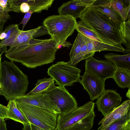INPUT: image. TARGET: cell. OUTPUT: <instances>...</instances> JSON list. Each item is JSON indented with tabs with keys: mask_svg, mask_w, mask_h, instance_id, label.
Segmentation results:
<instances>
[{
	"mask_svg": "<svg viewBox=\"0 0 130 130\" xmlns=\"http://www.w3.org/2000/svg\"><path fill=\"white\" fill-rule=\"evenodd\" d=\"M7 107L8 118L20 123L23 124L29 123L23 114L17 107L14 100H9Z\"/></svg>",
	"mask_w": 130,
	"mask_h": 130,
	"instance_id": "19",
	"label": "cell"
},
{
	"mask_svg": "<svg viewBox=\"0 0 130 130\" xmlns=\"http://www.w3.org/2000/svg\"><path fill=\"white\" fill-rule=\"evenodd\" d=\"M95 103L91 101L66 113H60L57 118V130H69L94 110Z\"/></svg>",
	"mask_w": 130,
	"mask_h": 130,
	"instance_id": "7",
	"label": "cell"
},
{
	"mask_svg": "<svg viewBox=\"0 0 130 130\" xmlns=\"http://www.w3.org/2000/svg\"><path fill=\"white\" fill-rule=\"evenodd\" d=\"M9 0H0V5L9 12L11 11L10 9L8 2Z\"/></svg>",
	"mask_w": 130,
	"mask_h": 130,
	"instance_id": "37",
	"label": "cell"
},
{
	"mask_svg": "<svg viewBox=\"0 0 130 130\" xmlns=\"http://www.w3.org/2000/svg\"><path fill=\"white\" fill-rule=\"evenodd\" d=\"M111 0L112 7L121 15L123 21L130 20V0Z\"/></svg>",
	"mask_w": 130,
	"mask_h": 130,
	"instance_id": "21",
	"label": "cell"
},
{
	"mask_svg": "<svg viewBox=\"0 0 130 130\" xmlns=\"http://www.w3.org/2000/svg\"><path fill=\"white\" fill-rule=\"evenodd\" d=\"M44 93L56 105L60 113L68 112L78 106L75 99L65 88L55 86Z\"/></svg>",
	"mask_w": 130,
	"mask_h": 130,
	"instance_id": "8",
	"label": "cell"
},
{
	"mask_svg": "<svg viewBox=\"0 0 130 130\" xmlns=\"http://www.w3.org/2000/svg\"><path fill=\"white\" fill-rule=\"evenodd\" d=\"M0 118L4 119H8L7 116V108L5 106L0 104Z\"/></svg>",
	"mask_w": 130,
	"mask_h": 130,
	"instance_id": "35",
	"label": "cell"
},
{
	"mask_svg": "<svg viewBox=\"0 0 130 130\" xmlns=\"http://www.w3.org/2000/svg\"><path fill=\"white\" fill-rule=\"evenodd\" d=\"M85 71L88 72L104 80L111 78L117 68L110 60H99L93 56L86 60Z\"/></svg>",
	"mask_w": 130,
	"mask_h": 130,
	"instance_id": "9",
	"label": "cell"
},
{
	"mask_svg": "<svg viewBox=\"0 0 130 130\" xmlns=\"http://www.w3.org/2000/svg\"><path fill=\"white\" fill-rule=\"evenodd\" d=\"M2 59V57L1 56H0V66L1 65V60Z\"/></svg>",
	"mask_w": 130,
	"mask_h": 130,
	"instance_id": "46",
	"label": "cell"
},
{
	"mask_svg": "<svg viewBox=\"0 0 130 130\" xmlns=\"http://www.w3.org/2000/svg\"><path fill=\"white\" fill-rule=\"evenodd\" d=\"M33 13V12L32 11L30 10L28 12L26 13L22 21L18 24V25L22 24V30H23L25 25L29 20Z\"/></svg>",
	"mask_w": 130,
	"mask_h": 130,
	"instance_id": "33",
	"label": "cell"
},
{
	"mask_svg": "<svg viewBox=\"0 0 130 130\" xmlns=\"http://www.w3.org/2000/svg\"><path fill=\"white\" fill-rule=\"evenodd\" d=\"M22 130H38L34 125L29 122L23 124Z\"/></svg>",
	"mask_w": 130,
	"mask_h": 130,
	"instance_id": "38",
	"label": "cell"
},
{
	"mask_svg": "<svg viewBox=\"0 0 130 130\" xmlns=\"http://www.w3.org/2000/svg\"><path fill=\"white\" fill-rule=\"evenodd\" d=\"M95 0H73L63 3L58 9L59 14L70 16L75 19L91 7Z\"/></svg>",
	"mask_w": 130,
	"mask_h": 130,
	"instance_id": "13",
	"label": "cell"
},
{
	"mask_svg": "<svg viewBox=\"0 0 130 130\" xmlns=\"http://www.w3.org/2000/svg\"><path fill=\"white\" fill-rule=\"evenodd\" d=\"M7 50V47H0V56Z\"/></svg>",
	"mask_w": 130,
	"mask_h": 130,
	"instance_id": "44",
	"label": "cell"
},
{
	"mask_svg": "<svg viewBox=\"0 0 130 130\" xmlns=\"http://www.w3.org/2000/svg\"><path fill=\"white\" fill-rule=\"evenodd\" d=\"M15 101L19 103L30 105L47 109L57 115L60 112L56 105L45 93L33 95H24L17 98Z\"/></svg>",
	"mask_w": 130,
	"mask_h": 130,
	"instance_id": "10",
	"label": "cell"
},
{
	"mask_svg": "<svg viewBox=\"0 0 130 130\" xmlns=\"http://www.w3.org/2000/svg\"><path fill=\"white\" fill-rule=\"evenodd\" d=\"M82 35L89 52L94 55L95 52L94 51V45L92 39Z\"/></svg>",
	"mask_w": 130,
	"mask_h": 130,
	"instance_id": "32",
	"label": "cell"
},
{
	"mask_svg": "<svg viewBox=\"0 0 130 130\" xmlns=\"http://www.w3.org/2000/svg\"><path fill=\"white\" fill-rule=\"evenodd\" d=\"M41 26L28 30H22L12 45L10 47L18 46L28 43L33 38L34 34L39 29Z\"/></svg>",
	"mask_w": 130,
	"mask_h": 130,
	"instance_id": "26",
	"label": "cell"
},
{
	"mask_svg": "<svg viewBox=\"0 0 130 130\" xmlns=\"http://www.w3.org/2000/svg\"><path fill=\"white\" fill-rule=\"evenodd\" d=\"M7 21L6 20L0 21V34L3 31L4 24Z\"/></svg>",
	"mask_w": 130,
	"mask_h": 130,
	"instance_id": "42",
	"label": "cell"
},
{
	"mask_svg": "<svg viewBox=\"0 0 130 130\" xmlns=\"http://www.w3.org/2000/svg\"><path fill=\"white\" fill-rule=\"evenodd\" d=\"M90 130H94V129H90Z\"/></svg>",
	"mask_w": 130,
	"mask_h": 130,
	"instance_id": "49",
	"label": "cell"
},
{
	"mask_svg": "<svg viewBox=\"0 0 130 130\" xmlns=\"http://www.w3.org/2000/svg\"><path fill=\"white\" fill-rule=\"evenodd\" d=\"M72 44L69 42L66 41L64 43L61 45H59L58 46V49L60 48L62 46H63L64 47H67L68 48Z\"/></svg>",
	"mask_w": 130,
	"mask_h": 130,
	"instance_id": "43",
	"label": "cell"
},
{
	"mask_svg": "<svg viewBox=\"0 0 130 130\" xmlns=\"http://www.w3.org/2000/svg\"><path fill=\"white\" fill-rule=\"evenodd\" d=\"M122 100V97L116 91L108 89L97 99L95 104L98 110L104 117L118 107Z\"/></svg>",
	"mask_w": 130,
	"mask_h": 130,
	"instance_id": "12",
	"label": "cell"
},
{
	"mask_svg": "<svg viewBox=\"0 0 130 130\" xmlns=\"http://www.w3.org/2000/svg\"><path fill=\"white\" fill-rule=\"evenodd\" d=\"M1 84H0V88L1 89Z\"/></svg>",
	"mask_w": 130,
	"mask_h": 130,
	"instance_id": "48",
	"label": "cell"
},
{
	"mask_svg": "<svg viewBox=\"0 0 130 130\" xmlns=\"http://www.w3.org/2000/svg\"><path fill=\"white\" fill-rule=\"evenodd\" d=\"M96 115L94 110L89 114L80 120L69 130H90L92 127Z\"/></svg>",
	"mask_w": 130,
	"mask_h": 130,
	"instance_id": "23",
	"label": "cell"
},
{
	"mask_svg": "<svg viewBox=\"0 0 130 130\" xmlns=\"http://www.w3.org/2000/svg\"><path fill=\"white\" fill-rule=\"evenodd\" d=\"M48 34V32L45 27L43 25L41 26L40 28L34 34L33 38H34L42 35Z\"/></svg>",
	"mask_w": 130,
	"mask_h": 130,
	"instance_id": "34",
	"label": "cell"
},
{
	"mask_svg": "<svg viewBox=\"0 0 130 130\" xmlns=\"http://www.w3.org/2000/svg\"><path fill=\"white\" fill-rule=\"evenodd\" d=\"M82 38V34L78 32L71 48L69 54L70 59L68 62L73 66H75L78 62L83 60L80 52Z\"/></svg>",
	"mask_w": 130,
	"mask_h": 130,
	"instance_id": "18",
	"label": "cell"
},
{
	"mask_svg": "<svg viewBox=\"0 0 130 130\" xmlns=\"http://www.w3.org/2000/svg\"><path fill=\"white\" fill-rule=\"evenodd\" d=\"M79 18L104 43L112 45L124 44L123 31L120 27L108 17L93 7L88 8Z\"/></svg>",
	"mask_w": 130,
	"mask_h": 130,
	"instance_id": "2",
	"label": "cell"
},
{
	"mask_svg": "<svg viewBox=\"0 0 130 130\" xmlns=\"http://www.w3.org/2000/svg\"><path fill=\"white\" fill-rule=\"evenodd\" d=\"M54 0H27L26 2L29 5L30 11L39 13L43 10H48Z\"/></svg>",
	"mask_w": 130,
	"mask_h": 130,
	"instance_id": "25",
	"label": "cell"
},
{
	"mask_svg": "<svg viewBox=\"0 0 130 130\" xmlns=\"http://www.w3.org/2000/svg\"><path fill=\"white\" fill-rule=\"evenodd\" d=\"M130 22L128 20L124 22L123 38L126 47L124 52L130 53Z\"/></svg>",
	"mask_w": 130,
	"mask_h": 130,
	"instance_id": "29",
	"label": "cell"
},
{
	"mask_svg": "<svg viewBox=\"0 0 130 130\" xmlns=\"http://www.w3.org/2000/svg\"><path fill=\"white\" fill-rule=\"evenodd\" d=\"M21 31L18 24H10L2 33L4 39L0 41V47L11 46Z\"/></svg>",
	"mask_w": 130,
	"mask_h": 130,
	"instance_id": "16",
	"label": "cell"
},
{
	"mask_svg": "<svg viewBox=\"0 0 130 130\" xmlns=\"http://www.w3.org/2000/svg\"><path fill=\"white\" fill-rule=\"evenodd\" d=\"M81 72V70L76 67L63 61L52 64L47 71L48 75L54 79L55 84L62 88L71 86L78 82Z\"/></svg>",
	"mask_w": 130,
	"mask_h": 130,
	"instance_id": "6",
	"label": "cell"
},
{
	"mask_svg": "<svg viewBox=\"0 0 130 130\" xmlns=\"http://www.w3.org/2000/svg\"><path fill=\"white\" fill-rule=\"evenodd\" d=\"M10 19V16L8 14L7 15H0V21L3 20H7Z\"/></svg>",
	"mask_w": 130,
	"mask_h": 130,
	"instance_id": "39",
	"label": "cell"
},
{
	"mask_svg": "<svg viewBox=\"0 0 130 130\" xmlns=\"http://www.w3.org/2000/svg\"><path fill=\"white\" fill-rule=\"evenodd\" d=\"M24 2V0H9L8 3L9 7L11 11L20 13V6Z\"/></svg>",
	"mask_w": 130,
	"mask_h": 130,
	"instance_id": "30",
	"label": "cell"
},
{
	"mask_svg": "<svg viewBox=\"0 0 130 130\" xmlns=\"http://www.w3.org/2000/svg\"><path fill=\"white\" fill-rule=\"evenodd\" d=\"M55 82L54 79L51 77L38 79L35 84V87L26 94L33 95L44 93L55 86Z\"/></svg>",
	"mask_w": 130,
	"mask_h": 130,
	"instance_id": "22",
	"label": "cell"
},
{
	"mask_svg": "<svg viewBox=\"0 0 130 130\" xmlns=\"http://www.w3.org/2000/svg\"><path fill=\"white\" fill-rule=\"evenodd\" d=\"M111 1V0H95L91 6L109 17L123 31L124 22L121 15L112 8Z\"/></svg>",
	"mask_w": 130,
	"mask_h": 130,
	"instance_id": "14",
	"label": "cell"
},
{
	"mask_svg": "<svg viewBox=\"0 0 130 130\" xmlns=\"http://www.w3.org/2000/svg\"><path fill=\"white\" fill-rule=\"evenodd\" d=\"M99 130H130V111L121 119L113 122L105 128Z\"/></svg>",
	"mask_w": 130,
	"mask_h": 130,
	"instance_id": "24",
	"label": "cell"
},
{
	"mask_svg": "<svg viewBox=\"0 0 130 130\" xmlns=\"http://www.w3.org/2000/svg\"><path fill=\"white\" fill-rule=\"evenodd\" d=\"M1 95L7 101L23 96L28 90V77L12 61L4 60L0 66Z\"/></svg>",
	"mask_w": 130,
	"mask_h": 130,
	"instance_id": "3",
	"label": "cell"
},
{
	"mask_svg": "<svg viewBox=\"0 0 130 130\" xmlns=\"http://www.w3.org/2000/svg\"><path fill=\"white\" fill-rule=\"evenodd\" d=\"M2 94V91L1 89L0 88V95H1Z\"/></svg>",
	"mask_w": 130,
	"mask_h": 130,
	"instance_id": "47",
	"label": "cell"
},
{
	"mask_svg": "<svg viewBox=\"0 0 130 130\" xmlns=\"http://www.w3.org/2000/svg\"><path fill=\"white\" fill-rule=\"evenodd\" d=\"M130 100L125 101L109 114L104 117L99 123L101 124L97 130L102 129L107 127L114 121L125 116L130 111Z\"/></svg>",
	"mask_w": 130,
	"mask_h": 130,
	"instance_id": "15",
	"label": "cell"
},
{
	"mask_svg": "<svg viewBox=\"0 0 130 130\" xmlns=\"http://www.w3.org/2000/svg\"><path fill=\"white\" fill-rule=\"evenodd\" d=\"M92 39L94 45V51L95 52L105 51L123 52L125 51V49L121 44L112 45Z\"/></svg>",
	"mask_w": 130,
	"mask_h": 130,
	"instance_id": "27",
	"label": "cell"
},
{
	"mask_svg": "<svg viewBox=\"0 0 130 130\" xmlns=\"http://www.w3.org/2000/svg\"><path fill=\"white\" fill-rule=\"evenodd\" d=\"M20 10L21 12L26 13L30 11V7L29 4L24 0V2L22 3L20 6Z\"/></svg>",
	"mask_w": 130,
	"mask_h": 130,
	"instance_id": "36",
	"label": "cell"
},
{
	"mask_svg": "<svg viewBox=\"0 0 130 130\" xmlns=\"http://www.w3.org/2000/svg\"><path fill=\"white\" fill-rule=\"evenodd\" d=\"M4 119L3 118H0V123L4 121Z\"/></svg>",
	"mask_w": 130,
	"mask_h": 130,
	"instance_id": "45",
	"label": "cell"
},
{
	"mask_svg": "<svg viewBox=\"0 0 130 130\" xmlns=\"http://www.w3.org/2000/svg\"><path fill=\"white\" fill-rule=\"evenodd\" d=\"M15 102L28 122L38 130H57L58 115L43 108Z\"/></svg>",
	"mask_w": 130,
	"mask_h": 130,
	"instance_id": "5",
	"label": "cell"
},
{
	"mask_svg": "<svg viewBox=\"0 0 130 130\" xmlns=\"http://www.w3.org/2000/svg\"><path fill=\"white\" fill-rule=\"evenodd\" d=\"M75 29L83 35L98 41L103 42L96 33L81 20L77 22Z\"/></svg>",
	"mask_w": 130,
	"mask_h": 130,
	"instance_id": "28",
	"label": "cell"
},
{
	"mask_svg": "<svg viewBox=\"0 0 130 130\" xmlns=\"http://www.w3.org/2000/svg\"><path fill=\"white\" fill-rule=\"evenodd\" d=\"M0 130H7L5 120L0 123Z\"/></svg>",
	"mask_w": 130,
	"mask_h": 130,
	"instance_id": "41",
	"label": "cell"
},
{
	"mask_svg": "<svg viewBox=\"0 0 130 130\" xmlns=\"http://www.w3.org/2000/svg\"><path fill=\"white\" fill-rule=\"evenodd\" d=\"M104 58L112 62L116 68L130 69V54L120 55L109 53L104 55Z\"/></svg>",
	"mask_w": 130,
	"mask_h": 130,
	"instance_id": "20",
	"label": "cell"
},
{
	"mask_svg": "<svg viewBox=\"0 0 130 130\" xmlns=\"http://www.w3.org/2000/svg\"><path fill=\"white\" fill-rule=\"evenodd\" d=\"M82 35V45L80 52L83 58V60H86L94 55L89 52Z\"/></svg>",
	"mask_w": 130,
	"mask_h": 130,
	"instance_id": "31",
	"label": "cell"
},
{
	"mask_svg": "<svg viewBox=\"0 0 130 130\" xmlns=\"http://www.w3.org/2000/svg\"><path fill=\"white\" fill-rule=\"evenodd\" d=\"M111 78L119 87L122 88H130V69L117 68Z\"/></svg>",
	"mask_w": 130,
	"mask_h": 130,
	"instance_id": "17",
	"label": "cell"
},
{
	"mask_svg": "<svg viewBox=\"0 0 130 130\" xmlns=\"http://www.w3.org/2000/svg\"><path fill=\"white\" fill-rule=\"evenodd\" d=\"M9 12L8 10L5 9L0 5V15H7Z\"/></svg>",
	"mask_w": 130,
	"mask_h": 130,
	"instance_id": "40",
	"label": "cell"
},
{
	"mask_svg": "<svg viewBox=\"0 0 130 130\" xmlns=\"http://www.w3.org/2000/svg\"><path fill=\"white\" fill-rule=\"evenodd\" d=\"M80 77L78 82L88 93L91 101L98 99L105 90V80L86 71Z\"/></svg>",
	"mask_w": 130,
	"mask_h": 130,
	"instance_id": "11",
	"label": "cell"
},
{
	"mask_svg": "<svg viewBox=\"0 0 130 130\" xmlns=\"http://www.w3.org/2000/svg\"><path fill=\"white\" fill-rule=\"evenodd\" d=\"M77 22L71 16L59 14L48 17L44 20L43 24L47 29L48 34L58 46L64 43L72 35Z\"/></svg>",
	"mask_w": 130,
	"mask_h": 130,
	"instance_id": "4",
	"label": "cell"
},
{
	"mask_svg": "<svg viewBox=\"0 0 130 130\" xmlns=\"http://www.w3.org/2000/svg\"><path fill=\"white\" fill-rule=\"evenodd\" d=\"M57 42L51 38L44 40L34 38L22 45L10 47L5 52L10 61L20 63L29 68H35L53 62L58 49Z\"/></svg>",
	"mask_w": 130,
	"mask_h": 130,
	"instance_id": "1",
	"label": "cell"
}]
</instances>
